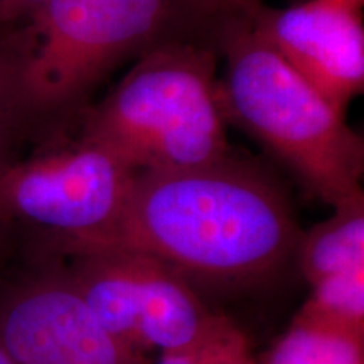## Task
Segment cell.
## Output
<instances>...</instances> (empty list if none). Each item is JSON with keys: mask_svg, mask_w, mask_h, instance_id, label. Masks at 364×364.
I'll list each match as a JSON object with an SVG mask.
<instances>
[{"mask_svg": "<svg viewBox=\"0 0 364 364\" xmlns=\"http://www.w3.org/2000/svg\"><path fill=\"white\" fill-rule=\"evenodd\" d=\"M302 233L275 177L231 152L208 166L140 172L107 230L43 253L130 252L188 280L240 285L282 270Z\"/></svg>", "mask_w": 364, "mask_h": 364, "instance_id": "cell-1", "label": "cell"}, {"mask_svg": "<svg viewBox=\"0 0 364 364\" xmlns=\"http://www.w3.org/2000/svg\"><path fill=\"white\" fill-rule=\"evenodd\" d=\"M189 34L179 0H43L0 31V102L14 147L71 125L134 53Z\"/></svg>", "mask_w": 364, "mask_h": 364, "instance_id": "cell-2", "label": "cell"}, {"mask_svg": "<svg viewBox=\"0 0 364 364\" xmlns=\"http://www.w3.org/2000/svg\"><path fill=\"white\" fill-rule=\"evenodd\" d=\"M225 59L221 108L233 124L297 176L316 198L336 208L363 194L364 144L309 81L241 14L204 34Z\"/></svg>", "mask_w": 364, "mask_h": 364, "instance_id": "cell-3", "label": "cell"}, {"mask_svg": "<svg viewBox=\"0 0 364 364\" xmlns=\"http://www.w3.org/2000/svg\"><path fill=\"white\" fill-rule=\"evenodd\" d=\"M216 66L209 39L169 36L145 49L102 102L86 107L76 129L136 174L221 161L233 150Z\"/></svg>", "mask_w": 364, "mask_h": 364, "instance_id": "cell-4", "label": "cell"}, {"mask_svg": "<svg viewBox=\"0 0 364 364\" xmlns=\"http://www.w3.org/2000/svg\"><path fill=\"white\" fill-rule=\"evenodd\" d=\"M135 176L76 122L16 145L0 161V255L14 241L41 253L102 233Z\"/></svg>", "mask_w": 364, "mask_h": 364, "instance_id": "cell-5", "label": "cell"}, {"mask_svg": "<svg viewBox=\"0 0 364 364\" xmlns=\"http://www.w3.org/2000/svg\"><path fill=\"white\" fill-rule=\"evenodd\" d=\"M65 260L100 324L140 356L181 351L228 321L208 311L188 279L145 255L100 250Z\"/></svg>", "mask_w": 364, "mask_h": 364, "instance_id": "cell-6", "label": "cell"}, {"mask_svg": "<svg viewBox=\"0 0 364 364\" xmlns=\"http://www.w3.org/2000/svg\"><path fill=\"white\" fill-rule=\"evenodd\" d=\"M0 280V344L19 364H147L113 338L56 255Z\"/></svg>", "mask_w": 364, "mask_h": 364, "instance_id": "cell-7", "label": "cell"}, {"mask_svg": "<svg viewBox=\"0 0 364 364\" xmlns=\"http://www.w3.org/2000/svg\"><path fill=\"white\" fill-rule=\"evenodd\" d=\"M361 7L356 0H306L284 9L247 0L238 14L346 115L349 103L364 90Z\"/></svg>", "mask_w": 364, "mask_h": 364, "instance_id": "cell-8", "label": "cell"}, {"mask_svg": "<svg viewBox=\"0 0 364 364\" xmlns=\"http://www.w3.org/2000/svg\"><path fill=\"white\" fill-rule=\"evenodd\" d=\"M332 209L334 215L302 233L295 253L311 285L327 277L364 272V194Z\"/></svg>", "mask_w": 364, "mask_h": 364, "instance_id": "cell-9", "label": "cell"}, {"mask_svg": "<svg viewBox=\"0 0 364 364\" xmlns=\"http://www.w3.org/2000/svg\"><path fill=\"white\" fill-rule=\"evenodd\" d=\"M260 364H364V334L300 311Z\"/></svg>", "mask_w": 364, "mask_h": 364, "instance_id": "cell-10", "label": "cell"}, {"mask_svg": "<svg viewBox=\"0 0 364 364\" xmlns=\"http://www.w3.org/2000/svg\"><path fill=\"white\" fill-rule=\"evenodd\" d=\"M311 287V297L300 311L364 334V272L327 277Z\"/></svg>", "mask_w": 364, "mask_h": 364, "instance_id": "cell-11", "label": "cell"}, {"mask_svg": "<svg viewBox=\"0 0 364 364\" xmlns=\"http://www.w3.org/2000/svg\"><path fill=\"white\" fill-rule=\"evenodd\" d=\"M154 364H260L247 336L228 318L225 324L181 351L159 354Z\"/></svg>", "mask_w": 364, "mask_h": 364, "instance_id": "cell-12", "label": "cell"}, {"mask_svg": "<svg viewBox=\"0 0 364 364\" xmlns=\"http://www.w3.org/2000/svg\"><path fill=\"white\" fill-rule=\"evenodd\" d=\"M247 0H179L182 22L186 31L194 36H204L216 22L233 16Z\"/></svg>", "mask_w": 364, "mask_h": 364, "instance_id": "cell-13", "label": "cell"}, {"mask_svg": "<svg viewBox=\"0 0 364 364\" xmlns=\"http://www.w3.org/2000/svg\"><path fill=\"white\" fill-rule=\"evenodd\" d=\"M41 2L43 0H0V31L24 17Z\"/></svg>", "mask_w": 364, "mask_h": 364, "instance_id": "cell-14", "label": "cell"}, {"mask_svg": "<svg viewBox=\"0 0 364 364\" xmlns=\"http://www.w3.org/2000/svg\"><path fill=\"white\" fill-rule=\"evenodd\" d=\"M14 147V136L9 127V120L6 112H4L2 102H0V161L11 152Z\"/></svg>", "mask_w": 364, "mask_h": 364, "instance_id": "cell-15", "label": "cell"}, {"mask_svg": "<svg viewBox=\"0 0 364 364\" xmlns=\"http://www.w3.org/2000/svg\"><path fill=\"white\" fill-rule=\"evenodd\" d=\"M0 364H19L7 353V349L2 344H0Z\"/></svg>", "mask_w": 364, "mask_h": 364, "instance_id": "cell-16", "label": "cell"}, {"mask_svg": "<svg viewBox=\"0 0 364 364\" xmlns=\"http://www.w3.org/2000/svg\"><path fill=\"white\" fill-rule=\"evenodd\" d=\"M356 2H359V4H363V2H364V0H356Z\"/></svg>", "mask_w": 364, "mask_h": 364, "instance_id": "cell-17", "label": "cell"}]
</instances>
